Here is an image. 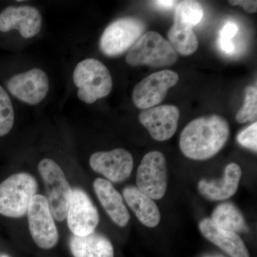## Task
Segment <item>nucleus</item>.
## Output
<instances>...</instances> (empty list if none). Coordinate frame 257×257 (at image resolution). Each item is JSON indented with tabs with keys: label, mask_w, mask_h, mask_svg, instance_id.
Here are the masks:
<instances>
[{
	"label": "nucleus",
	"mask_w": 257,
	"mask_h": 257,
	"mask_svg": "<svg viewBox=\"0 0 257 257\" xmlns=\"http://www.w3.org/2000/svg\"><path fill=\"white\" fill-rule=\"evenodd\" d=\"M37 190L36 179L30 174H15L5 179L0 183V214L10 218L25 215Z\"/></svg>",
	"instance_id": "obj_3"
},
{
	"label": "nucleus",
	"mask_w": 257,
	"mask_h": 257,
	"mask_svg": "<svg viewBox=\"0 0 257 257\" xmlns=\"http://www.w3.org/2000/svg\"><path fill=\"white\" fill-rule=\"evenodd\" d=\"M72 80L77 96L84 104H92L106 97L113 87L112 77L105 64L95 58L84 59L76 64Z\"/></svg>",
	"instance_id": "obj_2"
},
{
	"label": "nucleus",
	"mask_w": 257,
	"mask_h": 257,
	"mask_svg": "<svg viewBox=\"0 0 257 257\" xmlns=\"http://www.w3.org/2000/svg\"><path fill=\"white\" fill-rule=\"evenodd\" d=\"M179 114L177 106L162 105L145 109L139 115V120L154 140L163 142L175 135L178 126Z\"/></svg>",
	"instance_id": "obj_14"
},
{
	"label": "nucleus",
	"mask_w": 257,
	"mask_h": 257,
	"mask_svg": "<svg viewBox=\"0 0 257 257\" xmlns=\"http://www.w3.org/2000/svg\"><path fill=\"white\" fill-rule=\"evenodd\" d=\"M15 111L13 99L0 82V138H5L13 130Z\"/></svg>",
	"instance_id": "obj_22"
},
{
	"label": "nucleus",
	"mask_w": 257,
	"mask_h": 257,
	"mask_svg": "<svg viewBox=\"0 0 257 257\" xmlns=\"http://www.w3.org/2000/svg\"><path fill=\"white\" fill-rule=\"evenodd\" d=\"M231 5H239L243 8L245 11L249 13H256L257 11V2L256 1H229Z\"/></svg>",
	"instance_id": "obj_27"
},
{
	"label": "nucleus",
	"mask_w": 257,
	"mask_h": 257,
	"mask_svg": "<svg viewBox=\"0 0 257 257\" xmlns=\"http://www.w3.org/2000/svg\"><path fill=\"white\" fill-rule=\"evenodd\" d=\"M257 123L255 121L237 135L238 143L245 148L256 152L257 150Z\"/></svg>",
	"instance_id": "obj_26"
},
{
	"label": "nucleus",
	"mask_w": 257,
	"mask_h": 257,
	"mask_svg": "<svg viewBox=\"0 0 257 257\" xmlns=\"http://www.w3.org/2000/svg\"><path fill=\"white\" fill-rule=\"evenodd\" d=\"M89 165L94 172L104 176L111 182L117 183L124 182L131 175L134 160L130 152L117 148L93 154L89 158Z\"/></svg>",
	"instance_id": "obj_13"
},
{
	"label": "nucleus",
	"mask_w": 257,
	"mask_h": 257,
	"mask_svg": "<svg viewBox=\"0 0 257 257\" xmlns=\"http://www.w3.org/2000/svg\"><path fill=\"white\" fill-rule=\"evenodd\" d=\"M179 74L163 70L150 74L138 83L133 92V101L137 107L147 109L163 101L171 87L179 82Z\"/></svg>",
	"instance_id": "obj_10"
},
{
	"label": "nucleus",
	"mask_w": 257,
	"mask_h": 257,
	"mask_svg": "<svg viewBox=\"0 0 257 257\" xmlns=\"http://www.w3.org/2000/svg\"><path fill=\"white\" fill-rule=\"evenodd\" d=\"M199 230L204 237L221 248L231 257H250L246 245L241 237L232 231L216 226L210 218H205L199 224Z\"/></svg>",
	"instance_id": "obj_16"
},
{
	"label": "nucleus",
	"mask_w": 257,
	"mask_h": 257,
	"mask_svg": "<svg viewBox=\"0 0 257 257\" xmlns=\"http://www.w3.org/2000/svg\"><path fill=\"white\" fill-rule=\"evenodd\" d=\"M38 170L47 190V201L52 216L62 221L67 217L72 189L63 170L55 160L45 158L40 161Z\"/></svg>",
	"instance_id": "obj_6"
},
{
	"label": "nucleus",
	"mask_w": 257,
	"mask_h": 257,
	"mask_svg": "<svg viewBox=\"0 0 257 257\" xmlns=\"http://www.w3.org/2000/svg\"><path fill=\"white\" fill-rule=\"evenodd\" d=\"M0 257H10L9 256H8V255L3 254L0 256Z\"/></svg>",
	"instance_id": "obj_29"
},
{
	"label": "nucleus",
	"mask_w": 257,
	"mask_h": 257,
	"mask_svg": "<svg viewBox=\"0 0 257 257\" xmlns=\"http://www.w3.org/2000/svg\"><path fill=\"white\" fill-rule=\"evenodd\" d=\"M175 1H155L154 3L161 9H170L176 4Z\"/></svg>",
	"instance_id": "obj_28"
},
{
	"label": "nucleus",
	"mask_w": 257,
	"mask_h": 257,
	"mask_svg": "<svg viewBox=\"0 0 257 257\" xmlns=\"http://www.w3.org/2000/svg\"><path fill=\"white\" fill-rule=\"evenodd\" d=\"M169 42L176 52L183 56L194 54L199 47L197 35L193 28L175 22L173 26L169 30Z\"/></svg>",
	"instance_id": "obj_21"
},
{
	"label": "nucleus",
	"mask_w": 257,
	"mask_h": 257,
	"mask_svg": "<svg viewBox=\"0 0 257 257\" xmlns=\"http://www.w3.org/2000/svg\"><path fill=\"white\" fill-rule=\"evenodd\" d=\"M1 84L11 97L30 106L38 105L45 100L50 87L48 74L39 67L8 76Z\"/></svg>",
	"instance_id": "obj_5"
},
{
	"label": "nucleus",
	"mask_w": 257,
	"mask_h": 257,
	"mask_svg": "<svg viewBox=\"0 0 257 257\" xmlns=\"http://www.w3.org/2000/svg\"><path fill=\"white\" fill-rule=\"evenodd\" d=\"M229 136V125L222 116H202L190 121L182 130L179 147L191 160H207L220 152Z\"/></svg>",
	"instance_id": "obj_1"
},
{
	"label": "nucleus",
	"mask_w": 257,
	"mask_h": 257,
	"mask_svg": "<svg viewBox=\"0 0 257 257\" xmlns=\"http://www.w3.org/2000/svg\"><path fill=\"white\" fill-rule=\"evenodd\" d=\"M242 176L241 167L236 163L226 166L220 181L202 179L198 184V190L202 197L209 201H222L234 195Z\"/></svg>",
	"instance_id": "obj_15"
},
{
	"label": "nucleus",
	"mask_w": 257,
	"mask_h": 257,
	"mask_svg": "<svg viewBox=\"0 0 257 257\" xmlns=\"http://www.w3.org/2000/svg\"><path fill=\"white\" fill-rule=\"evenodd\" d=\"M69 248L74 257H114L110 240L94 231L84 236L72 235Z\"/></svg>",
	"instance_id": "obj_19"
},
{
	"label": "nucleus",
	"mask_w": 257,
	"mask_h": 257,
	"mask_svg": "<svg viewBox=\"0 0 257 257\" xmlns=\"http://www.w3.org/2000/svg\"><path fill=\"white\" fill-rule=\"evenodd\" d=\"M145 24L135 18H124L106 27L99 39V49L104 55L116 57L130 50L144 35Z\"/></svg>",
	"instance_id": "obj_7"
},
{
	"label": "nucleus",
	"mask_w": 257,
	"mask_h": 257,
	"mask_svg": "<svg viewBox=\"0 0 257 257\" xmlns=\"http://www.w3.org/2000/svg\"><path fill=\"white\" fill-rule=\"evenodd\" d=\"M29 229L39 247L50 249L59 240L58 231L47 198L36 194L32 198L28 212Z\"/></svg>",
	"instance_id": "obj_9"
},
{
	"label": "nucleus",
	"mask_w": 257,
	"mask_h": 257,
	"mask_svg": "<svg viewBox=\"0 0 257 257\" xmlns=\"http://www.w3.org/2000/svg\"><path fill=\"white\" fill-rule=\"evenodd\" d=\"M93 187L96 197L111 220L121 227L127 225L130 219V213L123 202L121 194L111 182L97 178L94 180Z\"/></svg>",
	"instance_id": "obj_17"
},
{
	"label": "nucleus",
	"mask_w": 257,
	"mask_h": 257,
	"mask_svg": "<svg viewBox=\"0 0 257 257\" xmlns=\"http://www.w3.org/2000/svg\"><path fill=\"white\" fill-rule=\"evenodd\" d=\"M177 52L160 34L147 32L128 50L126 62L132 67H170L177 62Z\"/></svg>",
	"instance_id": "obj_4"
},
{
	"label": "nucleus",
	"mask_w": 257,
	"mask_h": 257,
	"mask_svg": "<svg viewBox=\"0 0 257 257\" xmlns=\"http://www.w3.org/2000/svg\"><path fill=\"white\" fill-rule=\"evenodd\" d=\"M238 26L234 22H227L221 30L219 37V46L225 53L231 54L234 52V45L232 39L238 32Z\"/></svg>",
	"instance_id": "obj_25"
},
{
	"label": "nucleus",
	"mask_w": 257,
	"mask_h": 257,
	"mask_svg": "<svg viewBox=\"0 0 257 257\" xmlns=\"http://www.w3.org/2000/svg\"><path fill=\"white\" fill-rule=\"evenodd\" d=\"M66 219L69 229L76 236H87L94 232L99 224L97 209L82 189H72Z\"/></svg>",
	"instance_id": "obj_12"
},
{
	"label": "nucleus",
	"mask_w": 257,
	"mask_h": 257,
	"mask_svg": "<svg viewBox=\"0 0 257 257\" xmlns=\"http://www.w3.org/2000/svg\"><path fill=\"white\" fill-rule=\"evenodd\" d=\"M257 118V89L256 87H248L245 89L243 105L238 111L236 120L239 123L256 121Z\"/></svg>",
	"instance_id": "obj_24"
},
{
	"label": "nucleus",
	"mask_w": 257,
	"mask_h": 257,
	"mask_svg": "<svg viewBox=\"0 0 257 257\" xmlns=\"http://www.w3.org/2000/svg\"><path fill=\"white\" fill-rule=\"evenodd\" d=\"M211 220L220 229L234 233L243 231L246 228L242 213L232 203L224 202L216 206Z\"/></svg>",
	"instance_id": "obj_20"
},
{
	"label": "nucleus",
	"mask_w": 257,
	"mask_h": 257,
	"mask_svg": "<svg viewBox=\"0 0 257 257\" xmlns=\"http://www.w3.org/2000/svg\"><path fill=\"white\" fill-rule=\"evenodd\" d=\"M138 188L152 199L165 197L168 184L167 161L159 151L147 153L139 166L136 177Z\"/></svg>",
	"instance_id": "obj_8"
},
{
	"label": "nucleus",
	"mask_w": 257,
	"mask_h": 257,
	"mask_svg": "<svg viewBox=\"0 0 257 257\" xmlns=\"http://www.w3.org/2000/svg\"><path fill=\"white\" fill-rule=\"evenodd\" d=\"M43 18L41 12L32 5H11L0 12V32L18 30L26 40L36 37L41 32Z\"/></svg>",
	"instance_id": "obj_11"
},
{
	"label": "nucleus",
	"mask_w": 257,
	"mask_h": 257,
	"mask_svg": "<svg viewBox=\"0 0 257 257\" xmlns=\"http://www.w3.org/2000/svg\"><path fill=\"white\" fill-rule=\"evenodd\" d=\"M123 196L128 207L139 221L147 227H156L160 224V209L153 199L142 192L137 187L128 186L123 189Z\"/></svg>",
	"instance_id": "obj_18"
},
{
	"label": "nucleus",
	"mask_w": 257,
	"mask_h": 257,
	"mask_svg": "<svg viewBox=\"0 0 257 257\" xmlns=\"http://www.w3.org/2000/svg\"><path fill=\"white\" fill-rule=\"evenodd\" d=\"M204 17L202 5L196 1H182L176 8L175 22L194 28Z\"/></svg>",
	"instance_id": "obj_23"
}]
</instances>
